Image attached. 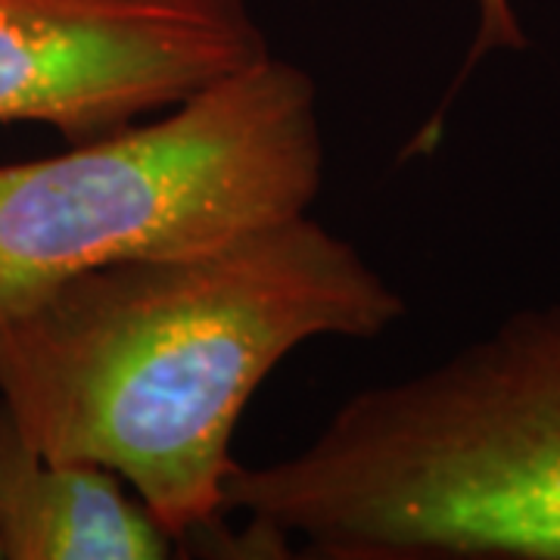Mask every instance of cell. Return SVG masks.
I'll return each instance as SVG.
<instances>
[{
	"mask_svg": "<svg viewBox=\"0 0 560 560\" xmlns=\"http://www.w3.org/2000/svg\"><path fill=\"white\" fill-rule=\"evenodd\" d=\"M405 296L302 212L175 259L81 271L0 312V405L40 455L119 474L184 541L219 523L231 442L268 374L318 337L371 340Z\"/></svg>",
	"mask_w": 560,
	"mask_h": 560,
	"instance_id": "obj_1",
	"label": "cell"
},
{
	"mask_svg": "<svg viewBox=\"0 0 560 560\" xmlns=\"http://www.w3.org/2000/svg\"><path fill=\"white\" fill-rule=\"evenodd\" d=\"M249 536L327 560H560V305L342 401L300 452L231 470Z\"/></svg>",
	"mask_w": 560,
	"mask_h": 560,
	"instance_id": "obj_2",
	"label": "cell"
},
{
	"mask_svg": "<svg viewBox=\"0 0 560 560\" xmlns=\"http://www.w3.org/2000/svg\"><path fill=\"white\" fill-rule=\"evenodd\" d=\"M315 75L265 57L150 121L0 165V312L81 271L219 249L312 209Z\"/></svg>",
	"mask_w": 560,
	"mask_h": 560,
	"instance_id": "obj_3",
	"label": "cell"
},
{
	"mask_svg": "<svg viewBox=\"0 0 560 560\" xmlns=\"http://www.w3.org/2000/svg\"><path fill=\"white\" fill-rule=\"evenodd\" d=\"M265 57L246 0H0V125L103 138Z\"/></svg>",
	"mask_w": 560,
	"mask_h": 560,
	"instance_id": "obj_4",
	"label": "cell"
},
{
	"mask_svg": "<svg viewBox=\"0 0 560 560\" xmlns=\"http://www.w3.org/2000/svg\"><path fill=\"white\" fill-rule=\"evenodd\" d=\"M119 474L40 455L0 405L3 560H165L178 541Z\"/></svg>",
	"mask_w": 560,
	"mask_h": 560,
	"instance_id": "obj_5",
	"label": "cell"
},
{
	"mask_svg": "<svg viewBox=\"0 0 560 560\" xmlns=\"http://www.w3.org/2000/svg\"><path fill=\"white\" fill-rule=\"evenodd\" d=\"M477 10H480V16H477V32H474V40H470V50H467L460 69L455 72L452 84H448V91L442 94L440 106L433 109V116L423 121L418 138L405 147V160L433 153L440 147L442 131H445V116H448L452 103H455V97L464 91V84L470 81V75L477 72V66L486 57L501 54V50L521 54V50L529 47V38L523 32V25L517 20V13H514V3L511 0H477Z\"/></svg>",
	"mask_w": 560,
	"mask_h": 560,
	"instance_id": "obj_6",
	"label": "cell"
},
{
	"mask_svg": "<svg viewBox=\"0 0 560 560\" xmlns=\"http://www.w3.org/2000/svg\"><path fill=\"white\" fill-rule=\"evenodd\" d=\"M0 560H3V555H0Z\"/></svg>",
	"mask_w": 560,
	"mask_h": 560,
	"instance_id": "obj_7",
	"label": "cell"
}]
</instances>
